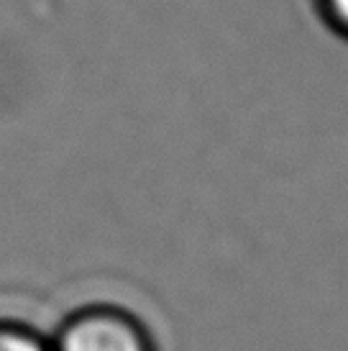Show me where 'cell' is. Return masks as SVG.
<instances>
[{
	"label": "cell",
	"instance_id": "1",
	"mask_svg": "<svg viewBox=\"0 0 348 351\" xmlns=\"http://www.w3.org/2000/svg\"><path fill=\"white\" fill-rule=\"evenodd\" d=\"M51 351H156L144 323L113 305L72 313L51 339Z\"/></svg>",
	"mask_w": 348,
	"mask_h": 351
},
{
	"label": "cell",
	"instance_id": "3",
	"mask_svg": "<svg viewBox=\"0 0 348 351\" xmlns=\"http://www.w3.org/2000/svg\"><path fill=\"white\" fill-rule=\"evenodd\" d=\"M320 16L330 29L348 39V0H318Z\"/></svg>",
	"mask_w": 348,
	"mask_h": 351
},
{
	"label": "cell",
	"instance_id": "2",
	"mask_svg": "<svg viewBox=\"0 0 348 351\" xmlns=\"http://www.w3.org/2000/svg\"><path fill=\"white\" fill-rule=\"evenodd\" d=\"M0 351H51V339L21 323H0Z\"/></svg>",
	"mask_w": 348,
	"mask_h": 351
}]
</instances>
